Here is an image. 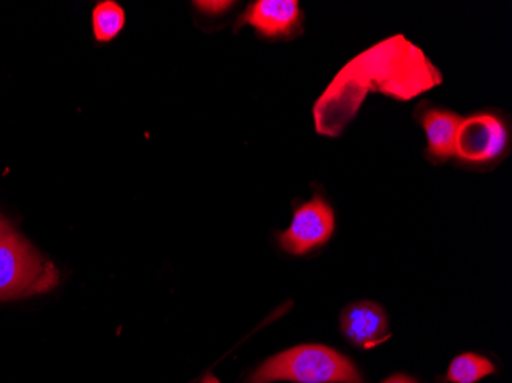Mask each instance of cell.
I'll list each match as a JSON object with an SVG mask.
<instances>
[{
    "label": "cell",
    "mask_w": 512,
    "mask_h": 383,
    "mask_svg": "<svg viewBox=\"0 0 512 383\" xmlns=\"http://www.w3.org/2000/svg\"><path fill=\"white\" fill-rule=\"evenodd\" d=\"M442 82L444 76L419 46L402 34L388 37L353 57L322 92L313 106L316 132L338 138L373 92L408 102Z\"/></svg>",
    "instance_id": "1"
},
{
    "label": "cell",
    "mask_w": 512,
    "mask_h": 383,
    "mask_svg": "<svg viewBox=\"0 0 512 383\" xmlns=\"http://www.w3.org/2000/svg\"><path fill=\"white\" fill-rule=\"evenodd\" d=\"M364 383L348 357L325 345L307 344L269 357L246 383Z\"/></svg>",
    "instance_id": "2"
},
{
    "label": "cell",
    "mask_w": 512,
    "mask_h": 383,
    "mask_svg": "<svg viewBox=\"0 0 512 383\" xmlns=\"http://www.w3.org/2000/svg\"><path fill=\"white\" fill-rule=\"evenodd\" d=\"M60 273L27 239L13 233L0 243V301L51 292Z\"/></svg>",
    "instance_id": "3"
},
{
    "label": "cell",
    "mask_w": 512,
    "mask_h": 383,
    "mask_svg": "<svg viewBox=\"0 0 512 383\" xmlns=\"http://www.w3.org/2000/svg\"><path fill=\"white\" fill-rule=\"evenodd\" d=\"M509 132L499 115L480 112L462 117L456 135L454 157L462 163L488 164L508 148Z\"/></svg>",
    "instance_id": "4"
},
{
    "label": "cell",
    "mask_w": 512,
    "mask_h": 383,
    "mask_svg": "<svg viewBox=\"0 0 512 383\" xmlns=\"http://www.w3.org/2000/svg\"><path fill=\"white\" fill-rule=\"evenodd\" d=\"M335 232V213L324 197L316 194L312 200L296 207L289 229L279 233V244L290 255H306L322 246Z\"/></svg>",
    "instance_id": "5"
},
{
    "label": "cell",
    "mask_w": 512,
    "mask_h": 383,
    "mask_svg": "<svg viewBox=\"0 0 512 383\" xmlns=\"http://www.w3.org/2000/svg\"><path fill=\"white\" fill-rule=\"evenodd\" d=\"M341 330L353 345L370 350L387 341L388 318L376 302H355L342 311Z\"/></svg>",
    "instance_id": "6"
},
{
    "label": "cell",
    "mask_w": 512,
    "mask_h": 383,
    "mask_svg": "<svg viewBox=\"0 0 512 383\" xmlns=\"http://www.w3.org/2000/svg\"><path fill=\"white\" fill-rule=\"evenodd\" d=\"M299 20L301 10L296 0H258L244 11L237 28L247 23L263 36H286L298 27Z\"/></svg>",
    "instance_id": "7"
},
{
    "label": "cell",
    "mask_w": 512,
    "mask_h": 383,
    "mask_svg": "<svg viewBox=\"0 0 512 383\" xmlns=\"http://www.w3.org/2000/svg\"><path fill=\"white\" fill-rule=\"evenodd\" d=\"M462 115L447 109L431 108L422 114L421 123L427 134L428 154L439 161L454 157L456 135Z\"/></svg>",
    "instance_id": "8"
},
{
    "label": "cell",
    "mask_w": 512,
    "mask_h": 383,
    "mask_svg": "<svg viewBox=\"0 0 512 383\" xmlns=\"http://www.w3.org/2000/svg\"><path fill=\"white\" fill-rule=\"evenodd\" d=\"M126 14L114 0H103L92 10V31L97 42H111L125 28Z\"/></svg>",
    "instance_id": "9"
},
{
    "label": "cell",
    "mask_w": 512,
    "mask_h": 383,
    "mask_svg": "<svg viewBox=\"0 0 512 383\" xmlns=\"http://www.w3.org/2000/svg\"><path fill=\"white\" fill-rule=\"evenodd\" d=\"M496 371L493 362L479 354H460L448 368L447 380L453 383H476Z\"/></svg>",
    "instance_id": "10"
},
{
    "label": "cell",
    "mask_w": 512,
    "mask_h": 383,
    "mask_svg": "<svg viewBox=\"0 0 512 383\" xmlns=\"http://www.w3.org/2000/svg\"><path fill=\"white\" fill-rule=\"evenodd\" d=\"M195 7L203 13L211 14V16H218V14L224 13L232 7V2H221V0H207V2H195Z\"/></svg>",
    "instance_id": "11"
},
{
    "label": "cell",
    "mask_w": 512,
    "mask_h": 383,
    "mask_svg": "<svg viewBox=\"0 0 512 383\" xmlns=\"http://www.w3.org/2000/svg\"><path fill=\"white\" fill-rule=\"evenodd\" d=\"M13 233H16L14 232L13 226H11L4 217H0V243L5 241L8 236L13 235Z\"/></svg>",
    "instance_id": "12"
},
{
    "label": "cell",
    "mask_w": 512,
    "mask_h": 383,
    "mask_svg": "<svg viewBox=\"0 0 512 383\" xmlns=\"http://www.w3.org/2000/svg\"><path fill=\"white\" fill-rule=\"evenodd\" d=\"M382 383H417L416 380L411 379V377L404 376V374H396V376H391L390 379L385 380Z\"/></svg>",
    "instance_id": "13"
},
{
    "label": "cell",
    "mask_w": 512,
    "mask_h": 383,
    "mask_svg": "<svg viewBox=\"0 0 512 383\" xmlns=\"http://www.w3.org/2000/svg\"><path fill=\"white\" fill-rule=\"evenodd\" d=\"M201 383H221L220 380L217 379V377L214 376V374H207L206 377H204L203 382Z\"/></svg>",
    "instance_id": "14"
}]
</instances>
